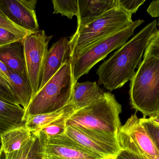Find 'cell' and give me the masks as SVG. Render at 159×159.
<instances>
[{"label": "cell", "instance_id": "cell-1", "mask_svg": "<svg viewBox=\"0 0 159 159\" xmlns=\"http://www.w3.org/2000/svg\"><path fill=\"white\" fill-rule=\"evenodd\" d=\"M157 24V20L148 23L100 65L96 72L99 85L112 91L132 79L146 48L158 30Z\"/></svg>", "mask_w": 159, "mask_h": 159}, {"label": "cell", "instance_id": "cell-2", "mask_svg": "<svg viewBox=\"0 0 159 159\" xmlns=\"http://www.w3.org/2000/svg\"><path fill=\"white\" fill-rule=\"evenodd\" d=\"M121 111V105L114 95L106 92L100 100L75 111L66 124L67 126L118 138L121 127L120 119Z\"/></svg>", "mask_w": 159, "mask_h": 159}, {"label": "cell", "instance_id": "cell-3", "mask_svg": "<svg viewBox=\"0 0 159 159\" xmlns=\"http://www.w3.org/2000/svg\"><path fill=\"white\" fill-rule=\"evenodd\" d=\"M129 96L132 107L143 117L156 116L159 112V58L144 55L131 80Z\"/></svg>", "mask_w": 159, "mask_h": 159}, {"label": "cell", "instance_id": "cell-4", "mask_svg": "<svg viewBox=\"0 0 159 159\" xmlns=\"http://www.w3.org/2000/svg\"><path fill=\"white\" fill-rule=\"evenodd\" d=\"M70 60L32 99L26 111L29 117L56 112L71 101L74 85Z\"/></svg>", "mask_w": 159, "mask_h": 159}, {"label": "cell", "instance_id": "cell-5", "mask_svg": "<svg viewBox=\"0 0 159 159\" xmlns=\"http://www.w3.org/2000/svg\"><path fill=\"white\" fill-rule=\"evenodd\" d=\"M133 21L132 15L116 6L93 21L77 28L70 39L72 59L98 41L121 30Z\"/></svg>", "mask_w": 159, "mask_h": 159}, {"label": "cell", "instance_id": "cell-6", "mask_svg": "<svg viewBox=\"0 0 159 159\" xmlns=\"http://www.w3.org/2000/svg\"><path fill=\"white\" fill-rule=\"evenodd\" d=\"M144 22V21L141 19L133 21L123 30L98 41L75 58L70 59L74 83L77 82L82 76L88 74L110 52L124 45L133 35L135 29Z\"/></svg>", "mask_w": 159, "mask_h": 159}, {"label": "cell", "instance_id": "cell-7", "mask_svg": "<svg viewBox=\"0 0 159 159\" xmlns=\"http://www.w3.org/2000/svg\"><path fill=\"white\" fill-rule=\"evenodd\" d=\"M52 37L47 35L43 30H40L22 40L26 72L32 90V98L42 84L48 43Z\"/></svg>", "mask_w": 159, "mask_h": 159}, {"label": "cell", "instance_id": "cell-8", "mask_svg": "<svg viewBox=\"0 0 159 159\" xmlns=\"http://www.w3.org/2000/svg\"><path fill=\"white\" fill-rule=\"evenodd\" d=\"M121 149L144 157H159V153L136 114L132 115L118 134Z\"/></svg>", "mask_w": 159, "mask_h": 159}, {"label": "cell", "instance_id": "cell-9", "mask_svg": "<svg viewBox=\"0 0 159 159\" xmlns=\"http://www.w3.org/2000/svg\"><path fill=\"white\" fill-rule=\"evenodd\" d=\"M65 134L89 151L105 159H114L121 150L117 137L67 126Z\"/></svg>", "mask_w": 159, "mask_h": 159}, {"label": "cell", "instance_id": "cell-10", "mask_svg": "<svg viewBox=\"0 0 159 159\" xmlns=\"http://www.w3.org/2000/svg\"><path fill=\"white\" fill-rule=\"evenodd\" d=\"M35 0H0V8L12 22L35 33L40 30L35 13Z\"/></svg>", "mask_w": 159, "mask_h": 159}, {"label": "cell", "instance_id": "cell-11", "mask_svg": "<svg viewBox=\"0 0 159 159\" xmlns=\"http://www.w3.org/2000/svg\"><path fill=\"white\" fill-rule=\"evenodd\" d=\"M46 159H105L80 145L65 133L47 139Z\"/></svg>", "mask_w": 159, "mask_h": 159}, {"label": "cell", "instance_id": "cell-12", "mask_svg": "<svg viewBox=\"0 0 159 159\" xmlns=\"http://www.w3.org/2000/svg\"><path fill=\"white\" fill-rule=\"evenodd\" d=\"M70 43L67 37H62L53 44L47 54L40 89L70 60Z\"/></svg>", "mask_w": 159, "mask_h": 159}, {"label": "cell", "instance_id": "cell-13", "mask_svg": "<svg viewBox=\"0 0 159 159\" xmlns=\"http://www.w3.org/2000/svg\"><path fill=\"white\" fill-rule=\"evenodd\" d=\"M77 28L98 18L116 6V0H78Z\"/></svg>", "mask_w": 159, "mask_h": 159}, {"label": "cell", "instance_id": "cell-14", "mask_svg": "<svg viewBox=\"0 0 159 159\" xmlns=\"http://www.w3.org/2000/svg\"><path fill=\"white\" fill-rule=\"evenodd\" d=\"M104 93L96 82H76L74 85L71 102L77 111L100 100Z\"/></svg>", "mask_w": 159, "mask_h": 159}, {"label": "cell", "instance_id": "cell-15", "mask_svg": "<svg viewBox=\"0 0 159 159\" xmlns=\"http://www.w3.org/2000/svg\"><path fill=\"white\" fill-rule=\"evenodd\" d=\"M26 121L22 106L0 99V137L9 130L25 125Z\"/></svg>", "mask_w": 159, "mask_h": 159}, {"label": "cell", "instance_id": "cell-16", "mask_svg": "<svg viewBox=\"0 0 159 159\" xmlns=\"http://www.w3.org/2000/svg\"><path fill=\"white\" fill-rule=\"evenodd\" d=\"M22 40L0 47V60L8 69L27 75Z\"/></svg>", "mask_w": 159, "mask_h": 159}, {"label": "cell", "instance_id": "cell-17", "mask_svg": "<svg viewBox=\"0 0 159 159\" xmlns=\"http://www.w3.org/2000/svg\"><path fill=\"white\" fill-rule=\"evenodd\" d=\"M33 136L26 125L9 130L2 134L0 150L5 153H11L21 149Z\"/></svg>", "mask_w": 159, "mask_h": 159}, {"label": "cell", "instance_id": "cell-18", "mask_svg": "<svg viewBox=\"0 0 159 159\" xmlns=\"http://www.w3.org/2000/svg\"><path fill=\"white\" fill-rule=\"evenodd\" d=\"M9 70V87L17 104L27 109L32 99V90L27 75L20 74Z\"/></svg>", "mask_w": 159, "mask_h": 159}, {"label": "cell", "instance_id": "cell-19", "mask_svg": "<svg viewBox=\"0 0 159 159\" xmlns=\"http://www.w3.org/2000/svg\"><path fill=\"white\" fill-rule=\"evenodd\" d=\"M75 111L70 102L64 108L56 112L29 117L26 119L25 125L32 133H36L65 114Z\"/></svg>", "mask_w": 159, "mask_h": 159}, {"label": "cell", "instance_id": "cell-20", "mask_svg": "<svg viewBox=\"0 0 159 159\" xmlns=\"http://www.w3.org/2000/svg\"><path fill=\"white\" fill-rule=\"evenodd\" d=\"M75 112L65 114L43 128L39 132L43 133L47 139L64 134L67 128V121Z\"/></svg>", "mask_w": 159, "mask_h": 159}, {"label": "cell", "instance_id": "cell-21", "mask_svg": "<svg viewBox=\"0 0 159 159\" xmlns=\"http://www.w3.org/2000/svg\"><path fill=\"white\" fill-rule=\"evenodd\" d=\"M52 2L54 6L53 14L60 13L70 19L74 16H78V0H54Z\"/></svg>", "mask_w": 159, "mask_h": 159}, {"label": "cell", "instance_id": "cell-22", "mask_svg": "<svg viewBox=\"0 0 159 159\" xmlns=\"http://www.w3.org/2000/svg\"><path fill=\"white\" fill-rule=\"evenodd\" d=\"M35 135L21 149L11 153H5L0 150V159H29L35 141Z\"/></svg>", "mask_w": 159, "mask_h": 159}, {"label": "cell", "instance_id": "cell-23", "mask_svg": "<svg viewBox=\"0 0 159 159\" xmlns=\"http://www.w3.org/2000/svg\"><path fill=\"white\" fill-rule=\"evenodd\" d=\"M0 27L12 32L14 34L22 39L27 35L34 33L33 32L19 27L11 21L4 14L1 8H0Z\"/></svg>", "mask_w": 159, "mask_h": 159}, {"label": "cell", "instance_id": "cell-24", "mask_svg": "<svg viewBox=\"0 0 159 159\" xmlns=\"http://www.w3.org/2000/svg\"><path fill=\"white\" fill-rule=\"evenodd\" d=\"M35 141L29 159H45V146L46 143L45 136L40 132L34 133Z\"/></svg>", "mask_w": 159, "mask_h": 159}, {"label": "cell", "instance_id": "cell-25", "mask_svg": "<svg viewBox=\"0 0 159 159\" xmlns=\"http://www.w3.org/2000/svg\"><path fill=\"white\" fill-rule=\"evenodd\" d=\"M140 119L159 153V127L149 120L148 118L143 117Z\"/></svg>", "mask_w": 159, "mask_h": 159}, {"label": "cell", "instance_id": "cell-26", "mask_svg": "<svg viewBox=\"0 0 159 159\" xmlns=\"http://www.w3.org/2000/svg\"><path fill=\"white\" fill-rule=\"evenodd\" d=\"M145 2V0H116V6L132 15Z\"/></svg>", "mask_w": 159, "mask_h": 159}, {"label": "cell", "instance_id": "cell-27", "mask_svg": "<svg viewBox=\"0 0 159 159\" xmlns=\"http://www.w3.org/2000/svg\"><path fill=\"white\" fill-rule=\"evenodd\" d=\"M147 54L159 58V30L153 35L146 48L144 55Z\"/></svg>", "mask_w": 159, "mask_h": 159}, {"label": "cell", "instance_id": "cell-28", "mask_svg": "<svg viewBox=\"0 0 159 159\" xmlns=\"http://www.w3.org/2000/svg\"><path fill=\"white\" fill-rule=\"evenodd\" d=\"M21 40L22 39L12 32L0 27V47Z\"/></svg>", "mask_w": 159, "mask_h": 159}, {"label": "cell", "instance_id": "cell-29", "mask_svg": "<svg viewBox=\"0 0 159 159\" xmlns=\"http://www.w3.org/2000/svg\"><path fill=\"white\" fill-rule=\"evenodd\" d=\"M0 99L17 104L15 96L10 88L7 85L1 81H0Z\"/></svg>", "mask_w": 159, "mask_h": 159}, {"label": "cell", "instance_id": "cell-30", "mask_svg": "<svg viewBox=\"0 0 159 159\" xmlns=\"http://www.w3.org/2000/svg\"><path fill=\"white\" fill-rule=\"evenodd\" d=\"M114 159H148L141 155L121 149Z\"/></svg>", "mask_w": 159, "mask_h": 159}, {"label": "cell", "instance_id": "cell-31", "mask_svg": "<svg viewBox=\"0 0 159 159\" xmlns=\"http://www.w3.org/2000/svg\"><path fill=\"white\" fill-rule=\"evenodd\" d=\"M147 12L153 17H159V0L151 2L148 8Z\"/></svg>", "mask_w": 159, "mask_h": 159}, {"label": "cell", "instance_id": "cell-32", "mask_svg": "<svg viewBox=\"0 0 159 159\" xmlns=\"http://www.w3.org/2000/svg\"><path fill=\"white\" fill-rule=\"evenodd\" d=\"M0 75L2 76L9 87V70L6 65L1 60H0Z\"/></svg>", "mask_w": 159, "mask_h": 159}, {"label": "cell", "instance_id": "cell-33", "mask_svg": "<svg viewBox=\"0 0 159 159\" xmlns=\"http://www.w3.org/2000/svg\"><path fill=\"white\" fill-rule=\"evenodd\" d=\"M148 119L149 120L152 121L153 123L159 127V117L157 116H151Z\"/></svg>", "mask_w": 159, "mask_h": 159}, {"label": "cell", "instance_id": "cell-34", "mask_svg": "<svg viewBox=\"0 0 159 159\" xmlns=\"http://www.w3.org/2000/svg\"><path fill=\"white\" fill-rule=\"evenodd\" d=\"M145 157L148 159H159V157H154L149 156H147V157Z\"/></svg>", "mask_w": 159, "mask_h": 159}, {"label": "cell", "instance_id": "cell-35", "mask_svg": "<svg viewBox=\"0 0 159 159\" xmlns=\"http://www.w3.org/2000/svg\"><path fill=\"white\" fill-rule=\"evenodd\" d=\"M157 25H158V26H159V18L158 19V22L157 24Z\"/></svg>", "mask_w": 159, "mask_h": 159}, {"label": "cell", "instance_id": "cell-36", "mask_svg": "<svg viewBox=\"0 0 159 159\" xmlns=\"http://www.w3.org/2000/svg\"><path fill=\"white\" fill-rule=\"evenodd\" d=\"M157 116L159 117V112L158 114L157 115Z\"/></svg>", "mask_w": 159, "mask_h": 159}, {"label": "cell", "instance_id": "cell-37", "mask_svg": "<svg viewBox=\"0 0 159 159\" xmlns=\"http://www.w3.org/2000/svg\"><path fill=\"white\" fill-rule=\"evenodd\" d=\"M45 159H46L45 158Z\"/></svg>", "mask_w": 159, "mask_h": 159}]
</instances>
